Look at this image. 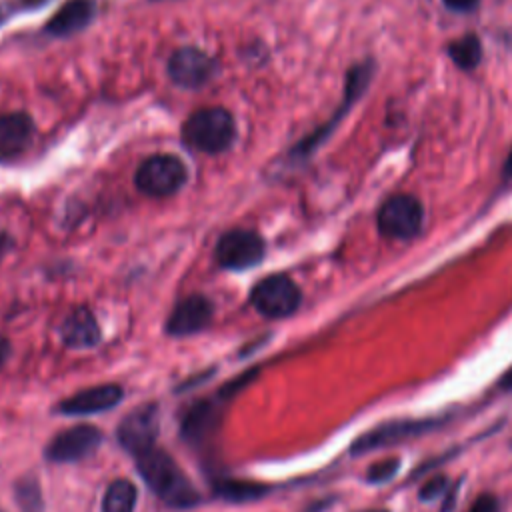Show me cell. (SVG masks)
Here are the masks:
<instances>
[{"label": "cell", "instance_id": "obj_1", "mask_svg": "<svg viewBox=\"0 0 512 512\" xmlns=\"http://www.w3.org/2000/svg\"><path fill=\"white\" fill-rule=\"evenodd\" d=\"M138 458V470L144 482L170 506L188 508L198 502V492L178 468L172 456L158 448H150Z\"/></svg>", "mask_w": 512, "mask_h": 512}, {"label": "cell", "instance_id": "obj_2", "mask_svg": "<svg viewBox=\"0 0 512 512\" xmlns=\"http://www.w3.org/2000/svg\"><path fill=\"white\" fill-rule=\"evenodd\" d=\"M236 136V124L228 110L210 106L188 116L182 126V140L198 152L220 154L228 150Z\"/></svg>", "mask_w": 512, "mask_h": 512}, {"label": "cell", "instance_id": "obj_3", "mask_svg": "<svg viewBox=\"0 0 512 512\" xmlns=\"http://www.w3.org/2000/svg\"><path fill=\"white\" fill-rule=\"evenodd\" d=\"M374 76V62L372 60H364L354 64L348 74H346V84H344V98L338 106V110L330 116V120L326 124H322L320 128H316L314 132H310L306 138H302L292 150L290 156L296 160H306L314 154V150L332 134V130L340 124V120L348 114V110L356 104V100L368 90L370 80Z\"/></svg>", "mask_w": 512, "mask_h": 512}, {"label": "cell", "instance_id": "obj_4", "mask_svg": "<svg viewBox=\"0 0 512 512\" xmlns=\"http://www.w3.org/2000/svg\"><path fill=\"white\" fill-rule=\"evenodd\" d=\"M186 166L178 156L156 154L146 158L134 176L136 188L152 198H166L176 194L186 182Z\"/></svg>", "mask_w": 512, "mask_h": 512}, {"label": "cell", "instance_id": "obj_5", "mask_svg": "<svg viewBox=\"0 0 512 512\" xmlns=\"http://www.w3.org/2000/svg\"><path fill=\"white\" fill-rule=\"evenodd\" d=\"M424 224V206L412 194H394L378 210V232L390 240H410Z\"/></svg>", "mask_w": 512, "mask_h": 512}, {"label": "cell", "instance_id": "obj_6", "mask_svg": "<svg viewBox=\"0 0 512 512\" xmlns=\"http://www.w3.org/2000/svg\"><path fill=\"white\" fill-rule=\"evenodd\" d=\"M250 302L266 318H286L298 310L302 292L286 274H272L252 288Z\"/></svg>", "mask_w": 512, "mask_h": 512}, {"label": "cell", "instance_id": "obj_7", "mask_svg": "<svg viewBox=\"0 0 512 512\" xmlns=\"http://www.w3.org/2000/svg\"><path fill=\"white\" fill-rule=\"evenodd\" d=\"M264 240L252 230H230L216 244V260L228 270H248L264 258Z\"/></svg>", "mask_w": 512, "mask_h": 512}, {"label": "cell", "instance_id": "obj_8", "mask_svg": "<svg viewBox=\"0 0 512 512\" xmlns=\"http://www.w3.org/2000/svg\"><path fill=\"white\" fill-rule=\"evenodd\" d=\"M216 74V62L204 50L194 46L178 48L168 60V76L182 88H200Z\"/></svg>", "mask_w": 512, "mask_h": 512}, {"label": "cell", "instance_id": "obj_9", "mask_svg": "<svg viewBox=\"0 0 512 512\" xmlns=\"http://www.w3.org/2000/svg\"><path fill=\"white\" fill-rule=\"evenodd\" d=\"M158 424V408L154 404L138 406L120 422L118 440L128 452L140 456L146 450L154 448Z\"/></svg>", "mask_w": 512, "mask_h": 512}, {"label": "cell", "instance_id": "obj_10", "mask_svg": "<svg viewBox=\"0 0 512 512\" xmlns=\"http://www.w3.org/2000/svg\"><path fill=\"white\" fill-rule=\"evenodd\" d=\"M102 442V434L94 426H74L54 436L46 446V458L50 462H76L92 454Z\"/></svg>", "mask_w": 512, "mask_h": 512}, {"label": "cell", "instance_id": "obj_11", "mask_svg": "<svg viewBox=\"0 0 512 512\" xmlns=\"http://www.w3.org/2000/svg\"><path fill=\"white\" fill-rule=\"evenodd\" d=\"M212 320V304L204 296L192 294L176 304L172 310L166 332L170 336H190L204 330Z\"/></svg>", "mask_w": 512, "mask_h": 512}, {"label": "cell", "instance_id": "obj_12", "mask_svg": "<svg viewBox=\"0 0 512 512\" xmlns=\"http://www.w3.org/2000/svg\"><path fill=\"white\" fill-rule=\"evenodd\" d=\"M34 122L24 112L0 116V162L18 160L32 144Z\"/></svg>", "mask_w": 512, "mask_h": 512}, {"label": "cell", "instance_id": "obj_13", "mask_svg": "<svg viewBox=\"0 0 512 512\" xmlns=\"http://www.w3.org/2000/svg\"><path fill=\"white\" fill-rule=\"evenodd\" d=\"M436 422L434 420H400V422H388L380 428H374L370 432H366L364 436H360L354 444H352V452L360 454V452H368V450H376L382 448L386 444H396L400 440L418 436L428 432L430 428H434Z\"/></svg>", "mask_w": 512, "mask_h": 512}, {"label": "cell", "instance_id": "obj_14", "mask_svg": "<svg viewBox=\"0 0 512 512\" xmlns=\"http://www.w3.org/2000/svg\"><path fill=\"white\" fill-rule=\"evenodd\" d=\"M122 396H124V390L118 384H102V386L76 392L74 396L62 400L56 410L66 416L96 414V412L114 408L122 400Z\"/></svg>", "mask_w": 512, "mask_h": 512}, {"label": "cell", "instance_id": "obj_15", "mask_svg": "<svg viewBox=\"0 0 512 512\" xmlns=\"http://www.w3.org/2000/svg\"><path fill=\"white\" fill-rule=\"evenodd\" d=\"M96 16L94 0H68L46 24V32L56 38L72 36L84 30Z\"/></svg>", "mask_w": 512, "mask_h": 512}, {"label": "cell", "instance_id": "obj_16", "mask_svg": "<svg viewBox=\"0 0 512 512\" xmlns=\"http://www.w3.org/2000/svg\"><path fill=\"white\" fill-rule=\"evenodd\" d=\"M60 338L68 348H92L100 342V328L88 308L72 310L60 324Z\"/></svg>", "mask_w": 512, "mask_h": 512}, {"label": "cell", "instance_id": "obj_17", "mask_svg": "<svg viewBox=\"0 0 512 512\" xmlns=\"http://www.w3.org/2000/svg\"><path fill=\"white\" fill-rule=\"evenodd\" d=\"M218 420H220V412L214 402H208V400L196 402L184 414L180 424V434L192 444H202L214 434Z\"/></svg>", "mask_w": 512, "mask_h": 512}, {"label": "cell", "instance_id": "obj_18", "mask_svg": "<svg viewBox=\"0 0 512 512\" xmlns=\"http://www.w3.org/2000/svg\"><path fill=\"white\" fill-rule=\"evenodd\" d=\"M450 60L460 70H474L482 60V42L476 34H464L448 46Z\"/></svg>", "mask_w": 512, "mask_h": 512}, {"label": "cell", "instance_id": "obj_19", "mask_svg": "<svg viewBox=\"0 0 512 512\" xmlns=\"http://www.w3.org/2000/svg\"><path fill=\"white\" fill-rule=\"evenodd\" d=\"M136 488L130 480L118 478L110 482L102 500V512H134Z\"/></svg>", "mask_w": 512, "mask_h": 512}, {"label": "cell", "instance_id": "obj_20", "mask_svg": "<svg viewBox=\"0 0 512 512\" xmlns=\"http://www.w3.org/2000/svg\"><path fill=\"white\" fill-rule=\"evenodd\" d=\"M214 492L218 494V498H224L228 502H248L262 498L268 492V486L246 480H220L216 482Z\"/></svg>", "mask_w": 512, "mask_h": 512}, {"label": "cell", "instance_id": "obj_21", "mask_svg": "<svg viewBox=\"0 0 512 512\" xmlns=\"http://www.w3.org/2000/svg\"><path fill=\"white\" fill-rule=\"evenodd\" d=\"M400 468V460L398 458H388V460H382V462H376L374 466H370L368 474H366V480L370 484H382V482H388L396 476Z\"/></svg>", "mask_w": 512, "mask_h": 512}, {"label": "cell", "instance_id": "obj_22", "mask_svg": "<svg viewBox=\"0 0 512 512\" xmlns=\"http://www.w3.org/2000/svg\"><path fill=\"white\" fill-rule=\"evenodd\" d=\"M18 502L22 504L24 510H38L40 508V496H38V488L30 482H22L18 488Z\"/></svg>", "mask_w": 512, "mask_h": 512}, {"label": "cell", "instance_id": "obj_23", "mask_svg": "<svg viewBox=\"0 0 512 512\" xmlns=\"http://www.w3.org/2000/svg\"><path fill=\"white\" fill-rule=\"evenodd\" d=\"M446 490V478L438 476V478H432L430 482H426L422 488H420V500L428 502V500H434L438 496H442Z\"/></svg>", "mask_w": 512, "mask_h": 512}, {"label": "cell", "instance_id": "obj_24", "mask_svg": "<svg viewBox=\"0 0 512 512\" xmlns=\"http://www.w3.org/2000/svg\"><path fill=\"white\" fill-rule=\"evenodd\" d=\"M256 376V370H250V372H244V374H240L236 380H232V382H228L222 390H220V396L222 398H230V396H234L238 390H242L252 378Z\"/></svg>", "mask_w": 512, "mask_h": 512}, {"label": "cell", "instance_id": "obj_25", "mask_svg": "<svg viewBox=\"0 0 512 512\" xmlns=\"http://www.w3.org/2000/svg\"><path fill=\"white\" fill-rule=\"evenodd\" d=\"M470 512H500V504H498V498L492 496V494H484L480 496L474 506L470 508Z\"/></svg>", "mask_w": 512, "mask_h": 512}, {"label": "cell", "instance_id": "obj_26", "mask_svg": "<svg viewBox=\"0 0 512 512\" xmlns=\"http://www.w3.org/2000/svg\"><path fill=\"white\" fill-rule=\"evenodd\" d=\"M442 2L452 12H470L478 6L480 0H442Z\"/></svg>", "mask_w": 512, "mask_h": 512}, {"label": "cell", "instance_id": "obj_27", "mask_svg": "<svg viewBox=\"0 0 512 512\" xmlns=\"http://www.w3.org/2000/svg\"><path fill=\"white\" fill-rule=\"evenodd\" d=\"M8 352H10V344H8V340H6V338H2V336H0V366L6 362Z\"/></svg>", "mask_w": 512, "mask_h": 512}, {"label": "cell", "instance_id": "obj_28", "mask_svg": "<svg viewBox=\"0 0 512 512\" xmlns=\"http://www.w3.org/2000/svg\"><path fill=\"white\" fill-rule=\"evenodd\" d=\"M500 386H502L504 390H512V366H510V370L500 378Z\"/></svg>", "mask_w": 512, "mask_h": 512}, {"label": "cell", "instance_id": "obj_29", "mask_svg": "<svg viewBox=\"0 0 512 512\" xmlns=\"http://www.w3.org/2000/svg\"><path fill=\"white\" fill-rule=\"evenodd\" d=\"M48 0H20V6H26V8H34V6H40V4H46Z\"/></svg>", "mask_w": 512, "mask_h": 512}, {"label": "cell", "instance_id": "obj_30", "mask_svg": "<svg viewBox=\"0 0 512 512\" xmlns=\"http://www.w3.org/2000/svg\"><path fill=\"white\" fill-rule=\"evenodd\" d=\"M6 246H8V238L4 236V234H0V256L4 254V250H6Z\"/></svg>", "mask_w": 512, "mask_h": 512}, {"label": "cell", "instance_id": "obj_31", "mask_svg": "<svg viewBox=\"0 0 512 512\" xmlns=\"http://www.w3.org/2000/svg\"><path fill=\"white\" fill-rule=\"evenodd\" d=\"M366 512H388V510H366Z\"/></svg>", "mask_w": 512, "mask_h": 512}]
</instances>
